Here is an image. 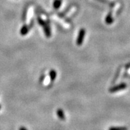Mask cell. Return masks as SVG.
I'll use <instances>...</instances> for the list:
<instances>
[{
    "label": "cell",
    "instance_id": "obj_3",
    "mask_svg": "<svg viewBox=\"0 0 130 130\" xmlns=\"http://www.w3.org/2000/svg\"><path fill=\"white\" fill-rule=\"evenodd\" d=\"M86 35V30L84 29H81L78 32V35L77 39H76V45L78 46H81L83 43L84 41V37Z\"/></svg>",
    "mask_w": 130,
    "mask_h": 130
},
{
    "label": "cell",
    "instance_id": "obj_11",
    "mask_svg": "<svg viewBox=\"0 0 130 130\" xmlns=\"http://www.w3.org/2000/svg\"><path fill=\"white\" fill-rule=\"evenodd\" d=\"M2 109V106H0V110Z\"/></svg>",
    "mask_w": 130,
    "mask_h": 130
},
{
    "label": "cell",
    "instance_id": "obj_9",
    "mask_svg": "<svg viewBox=\"0 0 130 130\" xmlns=\"http://www.w3.org/2000/svg\"><path fill=\"white\" fill-rule=\"evenodd\" d=\"M108 130H128L126 127H110Z\"/></svg>",
    "mask_w": 130,
    "mask_h": 130
},
{
    "label": "cell",
    "instance_id": "obj_2",
    "mask_svg": "<svg viewBox=\"0 0 130 130\" xmlns=\"http://www.w3.org/2000/svg\"><path fill=\"white\" fill-rule=\"evenodd\" d=\"M127 88V84L124 82L123 83H121V84H118V85L114 86L113 87H111L109 89V92L110 93H116L117 92H119L120 90H125Z\"/></svg>",
    "mask_w": 130,
    "mask_h": 130
},
{
    "label": "cell",
    "instance_id": "obj_7",
    "mask_svg": "<svg viewBox=\"0 0 130 130\" xmlns=\"http://www.w3.org/2000/svg\"><path fill=\"white\" fill-rule=\"evenodd\" d=\"M62 0H54L53 2V7L55 9L57 10L60 8L62 4Z\"/></svg>",
    "mask_w": 130,
    "mask_h": 130
},
{
    "label": "cell",
    "instance_id": "obj_5",
    "mask_svg": "<svg viewBox=\"0 0 130 130\" xmlns=\"http://www.w3.org/2000/svg\"><path fill=\"white\" fill-rule=\"evenodd\" d=\"M57 115L58 118L60 119V120H65L66 119V116H65V114L64 113V111L62 109H58L57 111Z\"/></svg>",
    "mask_w": 130,
    "mask_h": 130
},
{
    "label": "cell",
    "instance_id": "obj_6",
    "mask_svg": "<svg viewBox=\"0 0 130 130\" xmlns=\"http://www.w3.org/2000/svg\"><path fill=\"white\" fill-rule=\"evenodd\" d=\"M105 21H106V24H108V25L111 24V23L113 22V17H112V15H111V12H110L108 15H107L106 19H105Z\"/></svg>",
    "mask_w": 130,
    "mask_h": 130
},
{
    "label": "cell",
    "instance_id": "obj_1",
    "mask_svg": "<svg viewBox=\"0 0 130 130\" xmlns=\"http://www.w3.org/2000/svg\"><path fill=\"white\" fill-rule=\"evenodd\" d=\"M38 22H39L40 25L43 27V30H44V32H45V34L46 37L49 38L51 36V31L49 25L46 22H45L43 19H41V18L38 19Z\"/></svg>",
    "mask_w": 130,
    "mask_h": 130
},
{
    "label": "cell",
    "instance_id": "obj_10",
    "mask_svg": "<svg viewBox=\"0 0 130 130\" xmlns=\"http://www.w3.org/2000/svg\"><path fill=\"white\" fill-rule=\"evenodd\" d=\"M19 130H28L27 129H26L25 127H20L19 129Z\"/></svg>",
    "mask_w": 130,
    "mask_h": 130
},
{
    "label": "cell",
    "instance_id": "obj_4",
    "mask_svg": "<svg viewBox=\"0 0 130 130\" xmlns=\"http://www.w3.org/2000/svg\"><path fill=\"white\" fill-rule=\"evenodd\" d=\"M30 29H31L30 26L25 25L23 26L22 27H21V29L20 35H22V36H25L26 35H27Z\"/></svg>",
    "mask_w": 130,
    "mask_h": 130
},
{
    "label": "cell",
    "instance_id": "obj_8",
    "mask_svg": "<svg viewBox=\"0 0 130 130\" xmlns=\"http://www.w3.org/2000/svg\"><path fill=\"white\" fill-rule=\"evenodd\" d=\"M49 75H50V78H51V80L52 82L55 81V80L56 79V78H57V75L56 70L52 69V70L50 71Z\"/></svg>",
    "mask_w": 130,
    "mask_h": 130
}]
</instances>
